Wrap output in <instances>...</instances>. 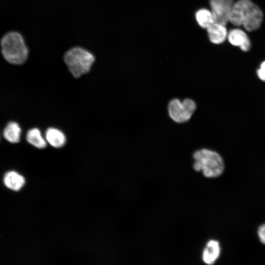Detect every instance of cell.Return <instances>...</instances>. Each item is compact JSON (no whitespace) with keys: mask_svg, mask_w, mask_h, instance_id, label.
Segmentation results:
<instances>
[{"mask_svg":"<svg viewBox=\"0 0 265 265\" xmlns=\"http://www.w3.org/2000/svg\"><path fill=\"white\" fill-rule=\"evenodd\" d=\"M263 20L262 11L251 0H238L233 4L229 22L251 32L260 27Z\"/></svg>","mask_w":265,"mask_h":265,"instance_id":"cell-1","label":"cell"},{"mask_svg":"<svg viewBox=\"0 0 265 265\" xmlns=\"http://www.w3.org/2000/svg\"><path fill=\"white\" fill-rule=\"evenodd\" d=\"M192 158L194 170L201 172L206 177H217L224 171L223 160L215 151L207 148H201L193 152Z\"/></svg>","mask_w":265,"mask_h":265,"instance_id":"cell-2","label":"cell"},{"mask_svg":"<svg viewBox=\"0 0 265 265\" xmlns=\"http://www.w3.org/2000/svg\"><path fill=\"white\" fill-rule=\"evenodd\" d=\"M63 60L72 75L79 78L90 71L95 61V56L84 47L75 46L65 51Z\"/></svg>","mask_w":265,"mask_h":265,"instance_id":"cell-3","label":"cell"},{"mask_svg":"<svg viewBox=\"0 0 265 265\" xmlns=\"http://www.w3.org/2000/svg\"><path fill=\"white\" fill-rule=\"evenodd\" d=\"M0 45L4 58L10 63L22 64L28 57V48L23 36L18 32H10L5 34Z\"/></svg>","mask_w":265,"mask_h":265,"instance_id":"cell-4","label":"cell"},{"mask_svg":"<svg viewBox=\"0 0 265 265\" xmlns=\"http://www.w3.org/2000/svg\"><path fill=\"white\" fill-rule=\"evenodd\" d=\"M197 108L196 102L186 98L183 100L173 98L167 105V112L170 118L178 124L185 123L191 119Z\"/></svg>","mask_w":265,"mask_h":265,"instance_id":"cell-5","label":"cell"},{"mask_svg":"<svg viewBox=\"0 0 265 265\" xmlns=\"http://www.w3.org/2000/svg\"><path fill=\"white\" fill-rule=\"evenodd\" d=\"M234 2L233 0H210L209 4L215 23L226 26Z\"/></svg>","mask_w":265,"mask_h":265,"instance_id":"cell-6","label":"cell"},{"mask_svg":"<svg viewBox=\"0 0 265 265\" xmlns=\"http://www.w3.org/2000/svg\"><path fill=\"white\" fill-rule=\"evenodd\" d=\"M227 38L232 45L239 47L243 52H248L250 49V40L242 29L235 28L231 30L228 33Z\"/></svg>","mask_w":265,"mask_h":265,"instance_id":"cell-7","label":"cell"},{"mask_svg":"<svg viewBox=\"0 0 265 265\" xmlns=\"http://www.w3.org/2000/svg\"><path fill=\"white\" fill-rule=\"evenodd\" d=\"M206 30L210 41L213 44H221L227 38V30L223 25L214 23Z\"/></svg>","mask_w":265,"mask_h":265,"instance_id":"cell-8","label":"cell"},{"mask_svg":"<svg viewBox=\"0 0 265 265\" xmlns=\"http://www.w3.org/2000/svg\"><path fill=\"white\" fill-rule=\"evenodd\" d=\"M220 247L218 241L211 240L206 245L202 253L203 262L208 265L214 264L220 254Z\"/></svg>","mask_w":265,"mask_h":265,"instance_id":"cell-9","label":"cell"},{"mask_svg":"<svg viewBox=\"0 0 265 265\" xmlns=\"http://www.w3.org/2000/svg\"><path fill=\"white\" fill-rule=\"evenodd\" d=\"M45 139L47 143L55 148H60L66 143V136L64 133L58 129L48 128L46 131Z\"/></svg>","mask_w":265,"mask_h":265,"instance_id":"cell-10","label":"cell"},{"mask_svg":"<svg viewBox=\"0 0 265 265\" xmlns=\"http://www.w3.org/2000/svg\"><path fill=\"white\" fill-rule=\"evenodd\" d=\"M3 182L7 187L13 190L18 191L24 186L25 179L18 173L11 171L5 174Z\"/></svg>","mask_w":265,"mask_h":265,"instance_id":"cell-11","label":"cell"},{"mask_svg":"<svg viewBox=\"0 0 265 265\" xmlns=\"http://www.w3.org/2000/svg\"><path fill=\"white\" fill-rule=\"evenodd\" d=\"M195 19L199 26L204 29H207L215 23L212 11L205 8H200L195 12Z\"/></svg>","mask_w":265,"mask_h":265,"instance_id":"cell-12","label":"cell"},{"mask_svg":"<svg viewBox=\"0 0 265 265\" xmlns=\"http://www.w3.org/2000/svg\"><path fill=\"white\" fill-rule=\"evenodd\" d=\"M21 129L19 125L15 122L7 124L3 131V136L6 140L12 143L19 142L21 139Z\"/></svg>","mask_w":265,"mask_h":265,"instance_id":"cell-13","label":"cell"},{"mask_svg":"<svg viewBox=\"0 0 265 265\" xmlns=\"http://www.w3.org/2000/svg\"><path fill=\"white\" fill-rule=\"evenodd\" d=\"M27 142L33 146L43 149L46 147L47 142L40 131L37 128H33L29 130L26 135Z\"/></svg>","mask_w":265,"mask_h":265,"instance_id":"cell-14","label":"cell"},{"mask_svg":"<svg viewBox=\"0 0 265 265\" xmlns=\"http://www.w3.org/2000/svg\"><path fill=\"white\" fill-rule=\"evenodd\" d=\"M257 72L260 79L265 81V61L261 63L260 67L257 70Z\"/></svg>","mask_w":265,"mask_h":265,"instance_id":"cell-15","label":"cell"},{"mask_svg":"<svg viewBox=\"0 0 265 265\" xmlns=\"http://www.w3.org/2000/svg\"><path fill=\"white\" fill-rule=\"evenodd\" d=\"M258 234L261 242L265 244V224L262 225L259 228Z\"/></svg>","mask_w":265,"mask_h":265,"instance_id":"cell-16","label":"cell"}]
</instances>
